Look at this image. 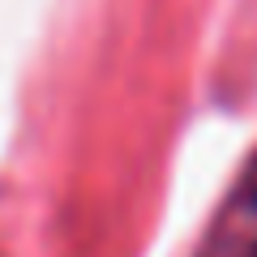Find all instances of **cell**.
Instances as JSON below:
<instances>
[{
    "label": "cell",
    "mask_w": 257,
    "mask_h": 257,
    "mask_svg": "<svg viewBox=\"0 0 257 257\" xmlns=\"http://www.w3.org/2000/svg\"><path fill=\"white\" fill-rule=\"evenodd\" d=\"M253 257H257V253H253Z\"/></svg>",
    "instance_id": "cell-1"
}]
</instances>
